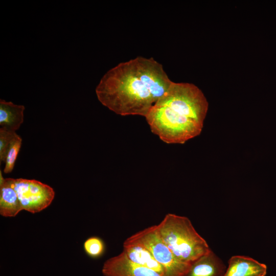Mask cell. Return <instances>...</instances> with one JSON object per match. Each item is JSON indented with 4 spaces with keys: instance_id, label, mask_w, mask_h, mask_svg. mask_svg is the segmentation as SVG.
<instances>
[{
    "instance_id": "1",
    "label": "cell",
    "mask_w": 276,
    "mask_h": 276,
    "mask_svg": "<svg viewBox=\"0 0 276 276\" xmlns=\"http://www.w3.org/2000/svg\"><path fill=\"white\" fill-rule=\"evenodd\" d=\"M172 82L162 64L138 56L107 71L96 93L104 106L118 114L145 117Z\"/></svg>"
},
{
    "instance_id": "2",
    "label": "cell",
    "mask_w": 276,
    "mask_h": 276,
    "mask_svg": "<svg viewBox=\"0 0 276 276\" xmlns=\"http://www.w3.org/2000/svg\"><path fill=\"white\" fill-rule=\"evenodd\" d=\"M208 108L197 86L172 82L145 118L152 132L164 142L183 144L200 134Z\"/></svg>"
},
{
    "instance_id": "3",
    "label": "cell",
    "mask_w": 276,
    "mask_h": 276,
    "mask_svg": "<svg viewBox=\"0 0 276 276\" xmlns=\"http://www.w3.org/2000/svg\"><path fill=\"white\" fill-rule=\"evenodd\" d=\"M156 227L164 242L182 262L191 264L211 250L187 217L168 213Z\"/></svg>"
},
{
    "instance_id": "4",
    "label": "cell",
    "mask_w": 276,
    "mask_h": 276,
    "mask_svg": "<svg viewBox=\"0 0 276 276\" xmlns=\"http://www.w3.org/2000/svg\"><path fill=\"white\" fill-rule=\"evenodd\" d=\"M146 247L164 268L165 276H185L191 264L178 259L164 242L156 225L141 230L127 238Z\"/></svg>"
},
{
    "instance_id": "5",
    "label": "cell",
    "mask_w": 276,
    "mask_h": 276,
    "mask_svg": "<svg viewBox=\"0 0 276 276\" xmlns=\"http://www.w3.org/2000/svg\"><path fill=\"white\" fill-rule=\"evenodd\" d=\"M13 185L22 210L33 214L48 208L55 197L51 187L35 179L13 178Z\"/></svg>"
},
{
    "instance_id": "6",
    "label": "cell",
    "mask_w": 276,
    "mask_h": 276,
    "mask_svg": "<svg viewBox=\"0 0 276 276\" xmlns=\"http://www.w3.org/2000/svg\"><path fill=\"white\" fill-rule=\"evenodd\" d=\"M102 273L104 276H163L131 261L123 251L104 263Z\"/></svg>"
},
{
    "instance_id": "7",
    "label": "cell",
    "mask_w": 276,
    "mask_h": 276,
    "mask_svg": "<svg viewBox=\"0 0 276 276\" xmlns=\"http://www.w3.org/2000/svg\"><path fill=\"white\" fill-rule=\"evenodd\" d=\"M223 276H265L266 265L248 257L234 256L228 262Z\"/></svg>"
},
{
    "instance_id": "8",
    "label": "cell",
    "mask_w": 276,
    "mask_h": 276,
    "mask_svg": "<svg viewBox=\"0 0 276 276\" xmlns=\"http://www.w3.org/2000/svg\"><path fill=\"white\" fill-rule=\"evenodd\" d=\"M123 251L131 261L165 276L164 268L155 259L151 252L142 244L126 239L123 243Z\"/></svg>"
},
{
    "instance_id": "9",
    "label": "cell",
    "mask_w": 276,
    "mask_h": 276,
    "mask_svg": "<svg viewBox=\"0 0 276 276\" xmlns=\"http://www.w3.org/2000/svg\"><path fill=\"white\" fill-rule=\"evenodd\" d=\"M225 265L210 250L191 263L185 276H223Z\"/></svg>"
},
{
    "instance_id": "10",
    "label": "cell",
    "mask_w": 276,
    "mask_h": 276,
    "mask_svg": "<svg viewBox=\"0 0 276 276\" xmlns=\"http://www.w3.org/2000/svg\"><path fill=\"white\" fill-rule=\"evenodd\" d=\"M13 179L4 178L0 171V214L3 217H15L22 210L13 187Z\"/></svg>"
},
{
    "instance_id": "11",
    "label": "cell",
    "mask_w": 276,
    "mask_h": 276,
    "mask_svg": "<svg viewBox=\"0 0 276 276\" xmlns=\"http://www.w3.org/2000/svg\"><path fill=\"white\" fill-rule=\"evenodd\" d=\"M25 106L0 100L1 129L15 132L23 123Z\"/></svg>"
},
{
    "instance_id": "12",
    "label": "cell",
    "mask_w": 276,
    "mask_h": 276,
    "mask_svg": "<svg viewBox=\"0 0 276 276\" xmlns=\"http://www.w3.org/2000/svg\"><path fill=\"white\" fill-rule=\"evenodd\" d=\"M83 250L89 257L98 259L105 253L106 245L104 241L98 236H91L83 243Z\"/></svg>"
},
{
    "instance_id": "13",
    "label": "cell",
    "mask_w": 276,
    "mask_h": 276,
    "mask_svg": "<svg viewBox=\"0 0 276 276\" xmlns=\"http://www.w3.org/2000/svg\"><path fill=\"white\" fill-rule=\"evenodd\" d=\"M21 143L22 139L17 134L12 140L6 154L5 162V166L4 169L5 173H9L12 171L21 146Z\"/></svg>"
},
{
    "instance_id": "14",
    "label": "cell",
    "mask_w": 276,
    "mask_h": 276,
    "mask_svg": "<svg viewBox=\"0 0 276 276\" xmlns=\"http://www.w3.org/2000/svg\"><path fill=\"white\" fill-rule=\"evenodd\" d=\"M17 134L15 132L10 131L0 128V162L5 163L6 154L9 147L14 137Z\"/></svg>"
}]
</instances>
